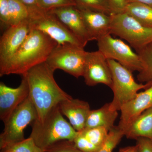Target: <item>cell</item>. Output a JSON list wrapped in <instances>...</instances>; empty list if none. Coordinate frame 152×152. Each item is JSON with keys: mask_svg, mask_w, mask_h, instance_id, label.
<instances>
[{"mask_svg": "<svg viewBox=\"0 0 152 152\" xmlns=\"http://www.w3.org/2000/svg\"><path fill=\"white\" fill-rule=\"evenodd\" d=\"M54 72L45 62L31 68L22 75L28 82L29 96L37 111L36 121L39 122L60 103L72 98L57 83L54 77Z\"/></svg>", "mask_w": 152, "mask_h": 152, "instance_id": "6da1fadb", "label": "cell"}, {"mask_svg": "<svg viewBox=\"0 0 152 152\" xmlns=\"http://www.w3.org/2000/svg\"><path fill=\"white\" fill-rule=\"evenodd\" d=\"M58 45L42 32L31 29L18 51L4 66L0 69V76L11 74L23 75L31 68L45 62Z\"/></svg>", "mask_w": 152, "mask_h": 152, "instance_id": "7a4b0ae2", "label": "cell"}, {"mask_svg": "<svg viewBox=\"0 0 152 152\" xmlns=\"http://www.w3.org/2000/svg\"><path fill=\"white\" fill-rule=\"evenodd\" d=\"M31 125L30 137L42 150L61 141H73L77 134L64 118L58 105L52 109L42 122L36 120Z\"/></svg>", "mask_w": 152, "mask_h": 152, "instance_id": "3957f363", "label": "cell"}, {"mask_svg": "<svg viewBox=\"0 0 152 152\" xmlns=\"http://www.w3.org/2000/svg\"><path fill=\"white\" fill-rule=\"evenodd\" d=\"M112 77L111 89L113 94V100L110 103V108L120 110L126 103L135 97L142 90L152 85V82L138 83L136 81L131 72L116 61L107 59Z\"/></svg>", "mask_w": 152, "mask_h": 152, "instance_id": "277c9868", "label": "cell"}, {"mask_svg": "<svg viewBox=\"0 0 152 152\" xmlns=\"http://www.w3.org/2000/svg\"><path fill=\"white\" fill-rule=\"evenodd\" d=\"M28 7L29 12L28 20L31 29L42 32L58 45L71 44L84 48L77 38L54 15L37 6Z\"/></svg>", "mask_w": 152, "mask_h": 152, "instance_id": "5b68a950", "label": "cell"}, {"mask_svg": "<svg viewBox=\"0 0 152 152\" xmlns=\"http://www.w3.org/2000/svg\"><path fill=\"white\" fill-rule=\"evenodd\" d=\"M110 17V34L126 41L136 50L152 42V28L144 26L129 14H112Z\"/></svg>", "mask_w": 152, "mask_h": 152, "instance_id": "8992f818", "label": "cell"}, {"mask_svg": "<svg viewBox=\"0 0 152 152\" xmlns=\"http://www.w3.org/2000/svg\"><path fill=\"white\" fill-rule=\"evenodd\" d=\"M37 118L35 107L28 96L4 123V128L0 135L1 149L24 140L25 129Z\"/></svg>", "mask_w": 152, "mask_h": 152, "instance_id": "52a82bcc", "label": "cell"}, {"mask_svg": "<svg viewBox=\"0 0 152 152\" xmlns=\"http://www.w3.org/2000/svg\"><path fill=\"white\" fill-rule=\"evenodd\" d=\"M84 48L71 44L58 45L47 59L54 71L62 70L77 78L83 77L87 52Z\"/></svg>", "mask_w": 152, "mask_h": 152, "instance_id": "ba28073f", "label": "cell"}, {"mask_svg": "<svg viewBox=\"0 0 152 152\" xmlns=\"http://www.w3.org/2000/svg\"><path fill=\"white\" fill-rule=\"evenodd\" d=\"M97 41L98 50L107 59L116 61L132 72L142 70V64L140 57L122 40L114 38L110 34Z\"/></svg>", "mask_w": 152, "mask_h": 152, "instance_id": "9c48e42d", "label": "cell"}, {"mask_svg": "<svg viewBox=\"0 0 152 152\" xmlns=\"http://www.w3.org/2000/svg\"><path fill=\"white\" fill-rule=\"evenodd\" d=\"M83 77L87 86L102 84L111 88V72L107 59L99 51L87 52Z\"/></svg>", "mask_w": 152, "mask_h": 152, "instance_id": "30bf717a", "label": "cell"}, {"mask_svg": "<svg viewBox=\"0 0 152 152\" xmlns=\"http://www.w3.org/2000/svg\"><path fill=\"white\" fill-rule=\"evenodd\" d=\"M30 31L28 19L6 29L0 39V69L4 66L18 51Z\"/></svg>", "mask_w": 152, "mask_h": 152, "instance_id": "8fae6325", "label": "cell"}, {"mask_svg": "<svg viewBox=\"0 0 152 152\" xmlns=\"http://www.w3.org/2000/svg\"><path fill=\"white\" fill-rule=\"evenodd\" d=\"M29 95L28 85L23 76L20 84L16 88L0 83V119L3 122L8 119L11 114L24 102Z\"/></svg>", "mask_w": 152, "mask_h": 152, "instance_id": "7c38bea8", "label": "cell"}, {"mask_svg": "<svg viewBox=\"0 0 152 152\" xmlns=\"http://www.w3.org/2000/svg\"><path fill=\"white\" fill-rule=\"evenodd\" d=\"M60 21L77 38L84 47L92 41L87 30L80 12L75 6L63 7L48 11Z\"/></svg>", "mask_w": 152, "mask_h": 152, "instance_id": "4fadbf2b", "label": "cell"}, {"mask_svg": "<svg viewBox=\"0 0 152 152\" xmlns=\"http://www.w3.org/2000/svg\"><path fill=\"white\" fill-rule=\"evenodd\" d=\"M152 107V85L138 93L134 98L121 108V115L118 126L124 132L126 128L137 117Z\"/></svg>", "mask_w": 152, "mask_h": 152, "instance_id": "5bb4252c", "label": "cell"}, {"mask_svg": "<svg viewBox=\"0 0 152 152\" xmlns=\"http://www.w3.org/2000/svg\"><path fill=\"white\" fill-rule=\"evenodd\" d=\"M58 106L61 113L68 118L70 124L77 132L84 129L91 110L88 102L72 98L60 103Z\"/></svg>", "mask_w": 152, "mask_h": 152, "instance_id": "9a60e30c", "label": "cell"}, {"mask_svg": "<svg viewBox=\"0 0 152 152\" xmlns=\"http://www.w3.org/2000/svg\"><path fill=\"white\" fill-rule=\"evenodd\" d=\"M78 9L92 41H97L110 34V15L87 9Z\"/></svg>", "mask_w": 152, "mask_h": 152, "instance_id": "2e32d148", "label": "cell"}, {"mask_svg": "<svg viewBox=\"0 0 152 152\" xmlns=\"http://www.w3.org/2000/svg\"><path fill=\"white\" fill-rule=\"evenodd\" d=\"M129 139L145 138L152 140V107L145 111L132 122L124 131Z\"/></svg>", "mask_w": 152, "mask_h": 152, "instance_id": "e0dca14e", "label": "cell"}, {"mask_svg": "<svg viewBox=\"0 0 152 152\" xmlns=\"http://www.w3.org/2000/svg\"><path fill=\"white\" fill-rule=\"evenodd\" d=\"M118 111L110 108V103L105 104L96 110H91L87 118L85 128L102 127L111 130L118 116Z\"/></svg>", "mask_w": 152, "mask_h": 152, "instance_id": "ac0fdd59", "label": "cell"}, {"mask_svg": "<svg viewBox=\"0 0 152 152\" xmlns=\"http://www.w3.org/2000/svg\"><path fill=\"white\" fill-rule=\"evenodd\" d=\"M125 12L146 27L152 28V7L139 3H129Z\"/></svg>", "mask_w": 152, "mask_h": 152, "instance_id": "d6986e66", "label": "cell"}, {"mask_svg": "<svg viewBox=\"0 0 152 152\" xmlns=\"http://www.w3.org/2000/svg\"><path fill=\"white\" fill-rule=\"evenodd\" d=\"M141 58L142 68L137 76L141 83L152 82V42L136 50Z\"/></svg>", "mask_w": 152, "mask_h": 152, "instance_id": "ffe728a7", "label": "cell"}, {"mask_svg": "<svg viewBox=\"0 0 152 152\" xmlns=\"http://www.w3.org/2000/svg\"><path fill=\"white\" fill-rule=\"evenodd\" d=\"M10 26L18 24L28 19V7L19 0H8Z\"/></svg>", "mask_w": 152, "mask_h": 152, "instance_id": "44dd1931", "label": "cell"}, {"mask_svg": "<svg viewBox=\"0 0 152 152\" xmlns=\"http://www.w3.org/2000/svg\"><path fill=\"white\" fill-rule=\"evenodd\" d=\"M109 131L105 128L98 127L84 128L78 132L100 148L107 140Z\"/></svg>", "mask_w": 152, "mask_h": 152, "instance_id": "7402d4cb", "label": "cell"}, {"mask_svg": "<svg viewBox=\"0 0 152 152\" xmlns=\"http://www.w3.org/2000/svg\"><path fill=\"white\" fill-rule=\"evenodd\" d=\"M76 7L79 9H87L101 12L111 15V11L107 0H74Z\"/></svg>", "mask_w": 152, "mask_h": 152, "instance_id": "603a6c76", "label": "cell"}, {"mask_svg": "<svg viewBox=\"0 0 152 152\" xmlns=\"http://www.w3.org/2000/svg\"><path fill=\"white\" fill-rule=\"evenodd\" d=\"M124 136L123 131L118 126H115L109 131L107 140L97 152H113Z\"/></svg>", "mask_w": 152, "mask_h": 152, "instance_id": "cb8c5ba5", "label": "cell"}, {"mask_svg": "<svg viewBox=\"0 0 152 152\" xmlns=\"http://www.w3.org/2000/svg\"><path fill=\"white\" fill-rule=\"evenodd\" d=\"M36 146L31 137L3 148L1 152H34Z\"/></svg>", "mask_w": 152, "mask_h": 152, "instance_id": "d4e9b609", "label": "cell"}, {"mask_svg": "<svg viewBox=\"0 0 152 152\" xmlns=\"http://www.w3.org/2000/svg\"><path fill=\"white\" fill-rule=\"evenodd\" d=\"M74 0H38L37 7L46 11L63 7L75 6Z\"/></svg>", "mask_w": 152, "mask_h": 152, "instance_id": "484cf974", "label": "cell"}, {"mask_svg": "<svg viewBox=\"0 0 152 152\" xmlns=\"http://www.w3.org/2000/svg\"><path fill=\"white\" fill-rule=\"evenodd\" d=\"M43 152H83L75 146L73 141H61L43 150Z\"/></svg>", "mask_w": 152, "mask_h": 152, "instance_id": "4316f807", "label": "cell"}, {"mask_svg": "<svg viewBox=\"0 0 152 152\" xmlns=\"http://www.w3.org/2000/svg\"><path fill=\"white\" fill-rule=\"evenodd\" d=\"M73 142L75 146L83 152H97L100 149L91 142L78 132Z\"/></svg>", "mask_w": 152, "mask_h": 152, "instance_id": "83f0119b", "label": "cell"}, {"mask_svg": "<svg viewBox=\"0 0 152 152\" xmlns=\"http://www.w3.org/2000/svg\"><path fill=\"white\" fill-rule=\"evenodd\" d=\"M0 20L1 26L6 29L10 26V18L8 0H0Z\"/></svg>", "mask_w": 152, "mask_h": 152, "instance_id": "f1b7e54d", "label": "cell"}, {"mask_svg": "<svg viewBox=\"0 0 152 152\" xmlns=\"http://www.w3.org/2000/svg\"><path fill=\"white\" fill-rule=\"evenodd\" d=\"M112 14L125 12L128 3L126 0H107Z\"/></svg>", "mask_w": 152, "mask_h": 152, "instance_id": "f546056e", "label": "cell"}, {"mask_svg": "<svg viewBox=\"0 0 152 152\" xmlns=\"http://www.w3.org/2000/svg\"><path fill=\"white\" fill-rule=\"evenodd\" d=\"M139 152H152V140L145 138L136 140Z\"/></svg>", "mask_w": 152, "mask_h": 152, "instance_id": "4dcf8cb0", "label": "cell"}, {"mask_svg": "<svg viewBox=\"0 0 152 152\" xmlns=\"http://www.w3.org/2000/svg\"><path fill=\"white\" fill-rule=\"evenodd\" d=\"M118 152H139L137 145L130 146L121 148Z\"/></svg>", "mask_w": 152, "mask_h": 152, "instance_id": "1f68e13d", "label": "cell"}, {"mask_svg": "<svg viewBox=\"0 0 152 152\" xmlns=\"http://www.w3.org/2000/svg\"><path fill=\"white\" fill-rule=\"evenodd\" d=\"M28 7L37 6L38 0H19Z\"/></svg>", "mask_w": 152, "mask_h": 152, "instance_id": "d6a6232c", "label": "cell"}, {"mask_svg": "<svg viewBox=\"0 0 152 152\" xmlns=\"http://www.w3.org/2000/svg\"><path fill=\"white\" fill-rule=\"evenodd\" d=\"M128 4L131 3H139L145 4L152 7V0H126Z\"/></svg>", "mask_w": 152, "mask_h": 152, "instance_id": "836d02e7", "label": "cell"}, {"mask_svg": "<svg viewBox=\"0 0 152 152\" xmlns=\"http://www.w3.org/2000/svg\"><path fill=\"white\" fill-rule=\"evenodd\" d=\"M34 152H43V151L42 150L37 146Z\"/></svg>", "mask_w": 152, "mask_h": 152, "instance_id": "e575fe53", "label": "cell"}]
</instances>
